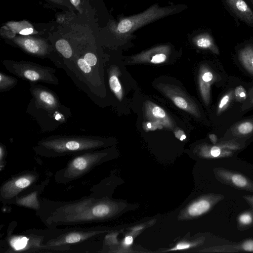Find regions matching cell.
<instances>
[{
	"instance_id": "cell-11",
	"label": "cell",
	"mask_w": 253,
	"mask_h": 253,
	"mask_svg": "<svg viewBox=\"0 0 253 253\" xmlns=\"http://www.w3.org/2000/svg\"><path fill=\"white\" fill-rule=\"evenodd\" d=\"M210 208V204L205 200H201L193 203L188 209V212L192 216H198L207 211Z\"/></svg>"
},
{
	"instance_id": "cell-6",
	"label": "cell",
	"mask_w": 253,
	"mask_h": 253,
	"mask_svg": "<svg viewBox=\"0 0 253 253\" xmlns=\"http://www.w3.org/2000/svg\"><path fill=\"white\" fill-rule=\"evenodd\" d=\"M37 108L42 109L49 113L55 112L60 108V102L51 91L40 85H32L30 88Z\"/></svg>"
},
{
	"instance_id": "cell-15",
	"label": "cell",
	"mask_w": 253,
	"mask_h": 253,
	"mask_svg": "<svg viewBox=\"0 0 253 253\" xmlns=\"http://www.w3.org/2000/svg\"><path fill=\"white\" fill-rule=\"evenodd\" d=\"M77 64L80 70L84 74H90L92 73V67L88 64L83 58L77 60Z\"/></svg>"
},
{
	"instance_id": "cell-23",
	"label": "cell",
	"mask_w": 253,
	"mask_h": 253,
	"mask_svg": "<svg viewBox=\"0 0 253 253\" xmlns=\"http://www.w3.org/2000/svg\"><path fill=\"white\" fill-rule=\"evenodd\" d=\"M166 55L164 53L156 54L151 59V62L155 64L164 62L166 59Z\"/></svg>"
},
{
	"instance_id": "cell-10",
	"label": "cell",
	"mask_w": 253,
	"mask_h": 253,
	"mask_svg": "<svg viewBox=\"0 0 253 253\" xmlns=\"http://www.w3.org/2000/svg\"><path fill=\"white\" fill-rule=\"evenodd\" d=\"M193 41L199 47L217 51L212 37L208 32H202L194 38Z\"/></svg>"
},
{
	"instance_id": "cell-36",
	"label": "cell",
	"mask_w": 253,
	"mask_h": 253,
	"mask_svg": "<svg viewBox=\"0 0 253 253\" xmlns=\"http://www.w3.org/2000/svg\"><path fill=\"white\" fill-rule=\"evenodd\" d=\"M147 126H148V128H151V124H148L147 125Z\"/></svg>"
},
{
	"instance_id": "cell-32",
	"label": "cell",
	"mask_w": 253,
	"mask_h": 253,
	"mask_svg": "<svg viewBox=\"0 0 253 253\" xmlns=\"http://www.w3.org/2000/svg\"><path fill=\"white\" fill-rule=\"evenodd\" d=\"M133 242V238L130 236H126L124 240V243L126 246L130 245Z\"/></svg>"
},
{
	"instance_id": "cell-16",
	"label": "cell",
	"mask_w": 253,
	"mask_h": 253,
	"mask_svg": "<svg viewBox=\"0 0 253 253\" xmlns=\"http://www.w3.org/2000/svg\"><path fill=\"white\" fill-rule=\"evenodd\" d=\"M238 130L242 134L249 133L253 130V124L249 122H244L239 126Z\"/></svg>"
},
{
	"instance_id": "cell-14",
	"label": "cell",
	"mask_w": 253,
	"mask_h": 253,
	"mask_svg": "<svg viewBox=\"0 0 253 253\" xmlns=\"http://www.w3.org/2000/svg\"><path fill=\"white\" fill-rule=\"evenodd\" d=\"M109 83L112 91L115 94L117 97L121 100L122 97V90L121 85L118 77L115 75H111Z\"/></svg>"
},
{
	"instance_id": "cell-4",
	"label": "cell",
	"mask_w": 253,
	"mask_h": 253,
	"mask_svg": "<svg viewBox=\"0 0 253 253\" xmlns=\"http://www.w3.org/2000/svg\"><path fill=\"white\" fill-rule=\"evenodd\" d=\"M3 65L6 70L19 78L32 82H43L57 85L59 80L54 75L56 70L29 61L4 60Z\"/></svg>"
},
{
	"instance_id": "cell-8",
	"label": "cell",
	"mask_w": 253,
	"mask_h": 253,
	"mask_svg": "<svg viewBox=\"0 0 253 253\" xmlns=\"http://www.w3.org/2000/svg\"><path fill=\"white\" fill-rule=\"evenodd\" d=\"M48 182L49 179H46L23 193L17 197L13 205L38 211L41 208L40 195Z\"/></svg>"
},
{
	"instance_id": "cell-35",
	"label": "cell",
	"mask_w": 253,
	"mask_h": 253,
	"mask_svg": "<svg viewBox=\"0 0 253 253\" xmlns=\"http://www.w3.org/2000/svg\"><path fill=\"white\" fill-rule=\"evenodd\" d=\"M185 138H186L185 135L182 134L179 139L181 141H182L183 140L185 139Z\"/></svg>"
},
{
	"instance_id": "cell-18",
	"label": "cell",
	"mask_w": 253,
	"mask_h": 253,
	"mask_svg": "<svg viewBox=\"0 0 253 253\" xmlns=\"http://www.w3.org/2000/svg\"><path fill=\"white\" fill-rule=\"evenodd\" d=\"M83 58L91 67H94L97 63V58L96 55L91 52L85 53Z\"/></svg>"
},
{
	"instance_id": "cell-31",
	"label": "cell",
	"mask_w": 253,
	"mask_h": 253,
	"mask_svg": "<svg viewBox=\"0 0 253 253\" xmlns=\"http://www.w3.org/2000/svg\"><path fill=\"white\" fill-rule=\"evenodd\" d=\"M33 32V30L32 28H26L22 30L19 32L20 34L23 35H28L32 34Z\"/></svg>"
},
{
	"instance_id": "cell-30",
	"label": "cell",
	"mask_w": 253,
	"mask_h": 253,
	"mask_svg": "<svg viewBox=\"0 0 253 253\" xmlns=\"http://www.w3.org/2000/svg\"><path fill=\"white\" fill-rule=\"evenodd\" d=\"M213 78L212 74L210 72L205 73L202 76V79L206 82L211 81Z\"/></svg>"
},
{
	"instance_id": "cell-24",
	"label": "cell",
	"mask_w": 253,
	"mask_h": 253,
	"mask_svg": "<svg viewBox=\"0 0 253 253\" xmlns=\"http://www.w3.org/2000/svg\"><path fill=\"white\" fill-rule=\"evenodd\" d=\"M85 0H70L71 3L81 12L83 11V4Z\"/></svg>"
},
{
	"instance_id": "cell-13",
	"label": "cell",
	"mask_w": 253,
	"mask_h": 253,
	"mask_svg": "<svg viewBox=\"0 0 253 253\" xmlns=\"http://www.w3.org/2000/svg\"><path fill=\"white\" fill-rule=\"evenodd\" d=\"M56 50L66 59H70L73 56V50L69 42L64 39L58 40L55 44Z\"/></svg>"
},
{
	"instance_id": "cell-17",
	"label": "cell",
	"mask_w": 253,
	"mask_h": 253,
	"mask_svg": "<svg viewBox=\"0 0 253 253\" xmlns=\"http://www.w3.org/2000/svg\"><path fill=\"white\" fill-rule=\"evenodd\" d=\"M232 180L234 184L239 187H244L247 184L246 179L239 174H235L232 177Z\"/></svg>"
},
{
	"instance_id": "cell-22",
	"label": "cell",
	"mask_w": 253,
	"mask_h": 253,
	"mask_svg": "<svg viewBox=\"0 0 253 253\" xmlns=\"http://www.w3.org/2000/svg\"><path fill=\"white\" fill-rule=\"evenodd\" d=\"M173 101L175 104L179 108L186 109L187 108V103L183 98L180 97H176Z\"/></svg>"
},
{
	"instance_id": "cell-21",
	"label": "cell",
	"mask_w": 253,
	"mask_h": 253,
	"mask_svg": "<svg viewBox=\"0 0 253 253\" xmlns=\"http://www.w3.org/2000/svg\"><path fill=\"white\" fill-rule=\"evenodd\" d=\"M152 112L153 115L158 119H163L166 117V113L164 110L157 106L152 108Z\"/></svg>"
},
{
	"instance_id": "cell-29",
	"label": "cell",
	"mask_w": 253,
	"mask_h": 253,
	"mask_svg": "<svg viewBox=\"0 0 253 253\" xmlns=\"http://www.w3.org/2000/svg\"><path fill=\"white\" fill-rule=\"evenodd\" d=\"M220 148L216 146H213L211 150V155L214 157L218 156L220 154Z\"/></svg>"
},
{
	"instance_id": "cell-26",
	"label": "cell",
	"mask_w": 253,
	"mask_h": 253,
	"mask_svg": "<svg viewBox=\"0 0 253 253\" xmlns=\"http://www.w3.org/2000/svg\"><path fill=\"white\" fill-rule=\"evenodd\" d=\"M240 222L243 224H250L252 220V217L249 214H243L239 217Z\"/></svg>"
},
{
	"instance_id": "cell-3",
	"label": "cell",
	"mask_w": 253,
	"mask_h": 253,
	"mask_svg": "<svg viewBox=\"0 0 253 253\" xmlns=\"http://www.w3.org/2000/svg\"><path fill=\"white\" fill-rule=\"evenodd\" d=\"M184 5H171L165 7L155 4L142 13L121 19L117 24L118 33L127 35L154 21L170 15L184 9Z\"/></svg>"
},
{
	"instance_id": "cell-12",
	"label": "cell",
	"mask_w": 253,
	"mask_h": 253,
	"mask_svg": "<svg viewBox=\"0 0 253 253\" xmlns=\"http://www.w3.org/2000/svg\"><path fill=\"white\" fill-rule=\"evenodd\" d=\"M17 80L13 77L7 75L2 72L0 73V92L7 91L14 87Z\"/></svg>"
},
{
	"instance_id": "cell-7",
	"label": "cell",
	"mask_w": 253,
	"mask_h": 253,
	"mask_svg": "<svg viewBox=\"0 0 253 253\" xmlns=\"http://www.w3.org/2000/svg\"><path fill=\"white\" fill-rule=\"evenodd\" d=\"M225 8L237 21L253 29V9L247 0H221Z\"/></svg>"
},
{
	"instance_id": "cell-28",
	"label": "cell",
	"mask_w": 253,
	"mask_h": 253,
	"mask_svg": "<svg viewBox=\"0 0 253 253\" xmlns=\"http://www.w3.org/2000/svg\"><path fill=\"white\" fill-rule=\"evenodd\" d=\"M243 249L246 251H253V241H248L243 245Z\"/></svg>"
},
{
	"instance_id": "cell-27",
	"label": "cell",
	"mask_w": 253,
	"mask_h": 253,
	"mask_svg": "<svg viewBox=\"0 0 253 253\" xmlns=\"http://www.w3.org/2000/svg\"><path fill=\"white\" fill-rule=\"evenodd\" d=\"M230 99V96L229 95H226L224 96L221 99L219 104L218 109L219 111H221L225 106L227 104Z\"/></svg>"
},
{
	"instance_id": "cell-33",
	"label": "cell",
	"mask_w": 253,
	"mask_h": 253,
	"mask_svg": "<svg viewBox=\"0 0 253 253\" xmlns=\"http://www.w3.org/2000/svg\"><path fill=\"white\" fill-rule=\"evenodd\" d=\"M209 137L211 140V141L213 143L215 144L217 141V137L214 134H211L209 135Z\"/></svg>"
},
{
	"instance_id": "cell-2",
	"label": "cell",
	"mask_w": 253,
	"mask_h": 253,
	"mask_svg": "<svg viewBox=\"0 0 253 253\" xmlns=\"http://www.w3.org/2000/svg\"><path fill=\"white\" fill-rule=\"evenodd\" d=\"M107 155L106 152L97 150L75 155L55 172L54 179L58 183L66 184L79 179L102 163Z\"/></svg>"
},
{
	"instance_id": "cell-5",
	"label": "cell",
	"mask_w": 253,
	"mask_h": 253,
	"mask_svg": "<svg viewBox=\"0 0 253 253\" xmlns=\"http://www.w3.org/2000/svg\"><path fill=\"white\" fill-rule=\"evenodd\" d=\"M40 174L27 170L3 182L0 188V201L3 205L13 204L18 196L37 184Z\"/></svg>"
},
{
	"instance_id": "cell-20",
	"label": "cell",
	"mask_w": 253,
	"mask_h": 253,
	"mask_svg": "<svg viewBox=\"0 0 253 253\" xmlns=\"http://www.w3.org/2000/svg\"><path fill=\"white\" fill-rule=\"evenodd\" d=\"M235 94L238 100L243 101L246 97L245 88L241 85L236 87L235 90Z\"/></svg>"
},
{
	"instance_id": "cell-19",
	"label": "cell",
	"mask_w": 253,
	"mask_h": 253,
	"mask_svg": "<svg viewBox=\"0 0 253 253\" xmlns=\"http://www.w3.org/2000/svg\"><path fill=\"white\" fill-rule=\"evenodd\" d=\"M6 157V151L5 149V147L4 145L2 144H0V170H1L2 168L4 169V167L6 164L5 158Z\"/></svg>"
},
{
	"instance_id": "cell-34",
	"label": "cell",
	"mask_w": 253,
	"mask_h": 253,
	"mask_svg": "<svg viewBox=\"0 0 253 253\" xmlns=\"http://www.w3.org/2000/svg\"><path fill=\"white\" fill-rule=\"evenodd\" d=\"M247 1L253 9V0H247Z\"/></svg>"
},
{
	"instance_id": "cell-25",
	"label": "cell",
	"mask_w": 253,
	"mask_h": 253,
	"mask_svg": "<svg viewBox=\"0 0 253 253\" xmlns=\"http://www.w3.org/2000/svg\"><path fill=\"white\" fill-rule=\"evenodd\" d=\"M191 246V245L188 243L181 242L178 243L174 248L170 250V251L181 250L188 249Z\"/></svg>"
},
{
	"instance_id": "cell-9",
	"label": "cell",
	"mask_w": 253,
	"mask_h": 253,
	"mask_svg": "<svg viewBox=\"0 0 253 253\" xmlns=\"http://www.w3.org/2000/svg\"><path fill=\"white\" fill-rule=\"evenodd\" d=\"M22 47L27 52L39 56H44L48 53L46 44L33 39H26L19 42Z\"/></svg>"
},
{
	"instance_id": "cell-1",
	"label": "cell",
	"mask_w": 253,
	"mask_h": 253,
	"mask_svg": "<svg viewBox=\"0 0 253 253\" xmlns=\"http://www.w3.org/2000/svg\"><path fill=\"white\" fill-rule=\"evenodd\" d=\"M106 144L102 138L92 135H52L38 141L33 151L44 158L77 155L97 150Z\"/></svg>"
}]
</instances>
